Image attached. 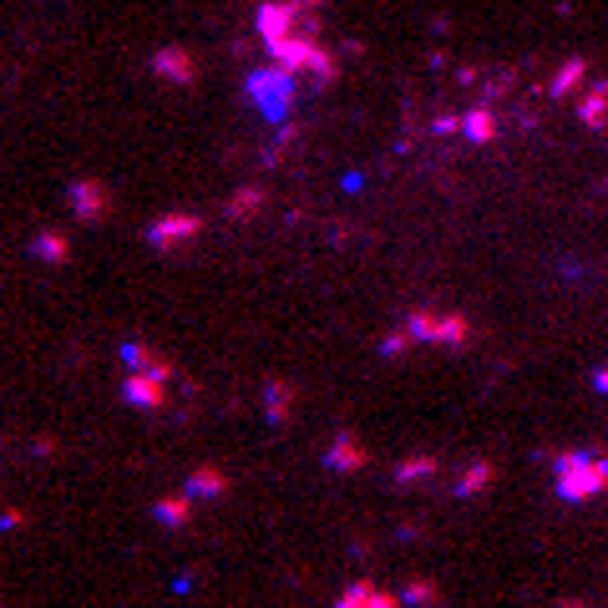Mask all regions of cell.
<instances>
[{"label":"cell","mask_w":608,"mask_h":608,"mask_svg":"<svg viewBox=\"0 0 608 608\" xmlns=\"http://www.w3.org/2000/svg\"><path fill=\"white\" fill-rule=\"evenodd\" d=\"M573 112H578V122H583L588 132H603V137H608V82L583 87L578 102H573Z\"/></svg>","instance_id":"52a82bcc"},{"label":"cell","mask_w":608,"mask_h":608,"mask_svg":"<svg viewBox=\"0 0 608 608\" xmlns=\"http://www.w3.org/2000/svg\"><path fill=\"white\" fill-rule=\"evenodd\" d=\"M294 401H299V391L289 386V380H269V386H264V416H269V426H289Z\"/></svg>","instance_id":"8fae6325"},{"label":"cell","mask_w":608,"mask_h":608,"mask_svg":"<svg viewBox=\"0 0 608 608\" xmlns=\"http://www.w3.org/2000/svg\"><path fill=\"white\" fill-rule=\"evenodd\" d=\"M406 330H411L421 345H436V340H441V310L421 304V310H411V315H406Z\"/></svg>","instance_id":"d6986e66"},{"label":"cell","mask_w":608,"mask_h":608,"mask_svg":"<svg viewBox=\"0 0 608 608\" xmlns=\"http://www.w3.org/2000/svg\"><path fill=\"white\" fill-rule=\"evenodd\" d=\"M16 527H26V512L21 507H6V532H16Z\"/></svg>","instance_id":"484cf974"},{"label":"cell","mask_w":608,"mask_h":608,"mask_svg":"<svg viewBox=\"0 0 608 608\" xmlns=\"http://www.w3.org/2000/svg\"><path fill=\"white\" fill-rule=\"evenodd\" d=\"M122 396H127L137 411H163V406H168V380L147 375V370H127V380H122Z\"/></svg>","instance_id":"8992f818"},{"label":"cell","mask_w":608,"mask_h":608,"mask_svg":"<svg viewBox=\"0 0 608 608\" xmlns=\"http://www.w3.org/2000/svg\"><path fill=\"white\" fill-rule=\"evenodd\" d=\"M411 345H421V340H416V335H411V330L401 325V330H391L386 340H380V355H386V360H401V355H406Z\"/></svg>","instance_id":"603a6c76"},{"label":"cell","mask_w":608,"mask_h":608,"mask_svg":"<svg viewBox=\"0 0 608 608\" xmlns=\"http://www.w3.org/2000/svg\"><path fill=\"white\" fill-rule=\"evenodd\" d=\"M183 492H188V497H198V502H218V497H228V472H223V467H213V462H198V467L188 472Z\"/></svg>","instance_id":"ba28073f"},{"label":"cell","mask_w":608,"mask_h":608,"mask_svg":"<svg viewBox=\"0 0 608 608\" xmlns=\"http://www.w3.org/2000/svg\"><path fill=\"white\" fill-rule=\"evenodd\" d=\"M462 137H467L472 147H492V142L502 137V117H497L492 107H467V112H462Z\"/></svg>","instance_id":"9c48e42d"},{"label":"cell","mask_w":608,"mask_h":608,"mask_svg":"<svg viewBox=\"0 0 608 608\" xmlns=\"http://www.w3.org/2000/svg\"><path fill=\"white\" fill-rule=\"evenodd\" d=\"M264 203H269V188H264V183H249V188H239L234 198L223 203V218H228V223H249Z\"/></svg>","instance_id":"7c38bea8"},{"label":"cell","mask_w":608,"mask_h":608,"mask_svg":"<svg viewBox=\"0 0 608 608\" xmlns=\"http://www.w3.org/2000/svg\"><path fill=\"white\" fill-rule=\"evenodd\" d=\"M244 97L269 117V122H284L289 117V107L299 102V71H289L284 61H264V66H249V76H244Z\"/></svg>","instance_id":"7a4b0ae2"},{"label":"cell","mask_w":608,"mask_h":608,"mask_svg":"<svg viewBox=\"0 0 608 608\" xmlns=\"http://www.w3.org/2000/svg\"><path fill=\"white\" fill-rule=\"evenodd\" d=\"M26 254L41 259V264H66L71 259V239L61 234V228H41V234L26 244Z\"/></svg>","instance_id":"4fadbf2b"},{"label":"cell","mask_w":608,"mask_h":608,"mask_svg":"<svg viewBox=\"0 0 608 608\" xmlns=\"http://www.w3.org/2000/svg\"><path fill=\"white\" fill-rule=\"evenodd\" d=\"M193 502H198V497H188V492H168V497H158V502H152V517H158L163 527H188Z\"/></svg>","instance_id":"2e32d148"},{"label":"cell","mask_w":608,"mask_h":608,"mask_svg":"<svg viewBox=\"0 0 608 608\" xmlns=\"http://www.w3.org/2000/svg\"><path fill=\"white\" fill-rule=\"evenodd\" d=\"M66 208L82 223H107L112 218V188L102 178H71L66 183Z\"/></svg>","instance_id":"277c9868"},{"label":"cell","mask_w":608,"mask_h":608,"mask_svg":"<svg viewBox=\"0 0 608 608\" xmlns=\"http://www.w3.org/2000/svg\"><path fill=\"white\" fill-rule=\"evenodd\" d=\"M472 340H477V330H472L467 315H441V340H436V345H446V350H467Z\"/></svg>","instance_id":"ac0fdd59"},{"label":"cell","mask_w":608,"mask_h":608,"mask_svg":"<svg viewBox=\"0 0 608 608\" xmlns=\"http://www.w3.org/2000/svg\"><path fill=\"white\" fill-rule=\"evenodd\" d=\"M152 360H158V350H152L147 340H127L122 345V365L127 370H152Z\"/></svg>","instance_id":"7402d4cb"},{"label":"cell","mask_w":608,"mask_h":608,"mask_svg":"<svg viewBox=\"0 0 608 608\" xmlns=\"http://www.w3.org/2000/svg\"><path fill=\"white\" fill-rule=\"evenodd\" d=\"M375 588H380V583H370V578H355V583H350V588L335 598V608H370Z\"/></svg>","instance_id":"44dd1931"},{"label":"cell","mask_w":608,"mask_h":608,"mask_svg":"<svg viewBox=\"0 0 608 608\" xmlns=\"http://www.w3.org/2000/svg\"><path fill=\"white\" fill-rule=\"evenodd\" d=\"M583 82H588V61L573 56V61H563V71L553 76L543 92H548V97H573V92H583Z\"/></svg>","instance_id":"e0dca14e"},{"label":"cell","mask_w":608,"mask_h":608,"mask_svg":"<svg viewBox=\"0 0 608 608\" xmlns=\"http://www.w3.org/2000/svg\"><path fill=\"white\" fill-rule=\"evenodd\" d=\"M370 608H406V598H401V593H386V588H375Z\"/></svg>","instance_id":"cb8c5ba5"},{"label":"cell","mask_w":608,"mask_h":608,"mask_svg":"<svg viewBox=\"0 0 608 608\" xmlns=\"http://www.w3.org/2000/svg\"><path fill=\"white\" fill-rule=\"evenodd\" d=\"M553 608H588V603H578V598H563V603H553Z\"/></svg>","instance_id":"4316f807"},{"label":"cell","mask_w":608,"mask_h":608,"mask_svg":"<svg viewBox=\"0 0 608 608\" xmlns=\"http://www.w3.org/2000/svg\"><path fill=\"white\" fill-rule=\"evenodd\" d=\"M588 386H593V391H603V396H608V365H598V370H593V375H588Z\"/></svg>","instance_id":"d4e9b609"},{"label":"cell","mask_w":608,"mask_h":608,"mask_svg":"<svg viewBox=\"0 0 608 608\" xmlns=\"http://www.w3.org/2000/svg\"><path fill=\"white\" fill-rule=\"evenodd\" d=\"M553 482L563 502H593L608 492V451L578 446V451H553Z\"/></svg>","instance_id":"6da1fadb"},{"label":"cell","mask_w":608,"mask_h":608,"mask_svg":"<svg viewBox=\"0 0 608 608\" xmlns=\"http://www.w3.org/2000/svg\"><path fill=\"white\" fill-rule=\"evenodd\" d=\"M401 598H406V608H436V603H441V588H436L431 578H411V583L401 588Z\"/></svg>","instance_id":"ffe728a7"},{"label":"cell","mask_w":608,"mask_h":608,"mask_svg":"<svg viewBox=\"0 0 608 608\" xmlns=\"http://www.w3.org/2000/svg\"><path fill=\"white\" fill-rule=\"evenodd\" d=\"M365 462H370V451H365V441L355 436V431H340L330 446H325V467L335 472V477H350V472H365Z\"/></svg>","instance_id":"5b68a950"},{"label":"cell","mask_w":608,"mask_h":608,"mask_svg":"<svg viewBox=\"0 0 608 608\" xmlns=\"http://www.w3.org/2000/svg\"><path fill=\"white\" fill-rule=\"evenodd\" d=\"M198 228H203V218L188 213V208H178V213H163L158 223H147L142 239L152 244V254H178L188 239H198Z\"/></svg>","instance_id":"3957f363"},{"label":"cell","mask_w":608,"mask_h":608,"mask_svg":"<svg viewBox=\"0 0 608 608\" xmlns=\"http://www.w3.org/2000/svg\"><path fill=\"white\" fill-rule=\"evenodd\" d=\"M436 467H441V462H436L431 451H411L406 462H396V472H391V477H396V487H421V482H431V477H436Z\"/></svg>","instance_id":"5bb4252c"},{"label":"cell","mask_w":608,"mask_h":608,"mask_svg":"<svg viewBox=\"0 0 608 608\" xmlns=\"http://www.w3.org/2000/svg\"><path fill=\"white\" fill-rule=\"evenodd\" d=\"M492 482H497V467L487 462V456L482 462H467L462 472H456V497H482Z\"/></svg>","instance_id":"9a60e30c"},{"label":"cell","mask_w":608,"mask_h":608,"mask_svg":"<svg viewBox=\"0 0 608 608\" xmlns=\"http://www.w3.org/2000/svg\"><path fill=\"white\" fill-rule=\"evenodd\" d=\"M152 71H158L163 82H173V87H193V76H198L193 56H188V51H178V46H163L158 56H152Z\"/></svg>","instance_id":"30bf717a"}]
</instances>
